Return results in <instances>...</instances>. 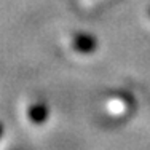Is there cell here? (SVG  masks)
<instances>
[{"label":"cell","instance_id":"6da1fadb","mask_svg":"<svg viewBox=\"0 0 150 150\" xmlns=\"http://www.w3.org/2000/svg\"><path fill=\"white\" fill-rule=\"evenodd\" d=\"M0 134H2V125H0Z\"/></svg>","mask_w":150,"mask_h":150}]
</instances>
